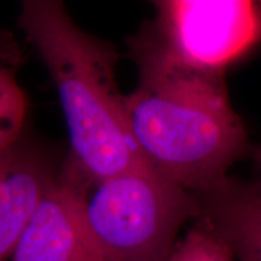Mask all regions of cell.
Instances as JSON below:
<instances>
[{
    "label": "cell",
    "instance_id": "1",
    "mask_svg": "<svg viewBox=\"0 0 261 261\" xmlns=\"http://www.w3.org/2000/svg\"><path fill=\"white\" fill-rule=\"evenodd\" d=\"M128 47L138 84L125 96L126 117L145 161L192 195L226 178L249 149L228 98L226 74L173 63L138 32Z\"/></svg>",
    "mask_w": 261,
    "mask_h": 261
},
{
    "label": "cell",
    "instance_id": "2",
    "mask_svg": "<svg viewBox=\"0 0 261 261\" xmlns=\"http://www.w3.org/2000/svg\"><path fill=\"white\" fill-rule=\"evenodd\" d=\"M18 25L56 86L70 139V174L90 188L148 163L127 123L113 45L84 32L57 0H24Z\"/></svg>",
    "mask_w": 261,
    "mask_h": 261
},
{
    "label": "cell",
    "instance_id": "3",
    "mask_svg": "<svg viewBox=\"0 0 261 261\" xmlns=\"http://www.w3.org/2000/svg\"><path fill=\"white\" fill-rule=\"evenodd\" d=\"M87 189L84 217L108 261H169L179 231L201 215L195 196L149 163Z\"/></svg>",
    "mask_w": 261,
    "mask_h": 261
},
{
    "label": "cell",
    "instance_id": "4",
    "mask_svg": "<svg viewBox=\"0 0 261 261\" xmlns=\"http://www.w3.org/2000/svg\"><path fill=\"white\" fill-rule=\"evenodd\" d=\"M138 33L182 68L226 74L261 44V2L159 0Z\"/></svg>",
    "mask_w": 261,
    "mask_h": 261
},
{
    "label": "cell",
    "instance_id": "5",
    "mask_svg": "<svg viewBox=\"0 0 261 261\" xmlns=\"http://www.w3.org/2000/svg\"><path fill=\"white\" fill-rule=\"evenodd\" d=\"M86 190L69 173L57 179L22 231L12 261H108L85 220Z\"/></svg>",
    "mask_w": 261,
    "mask_h": 261
},
{
    "label": "cell",
    "instance_id": "6",
    "mask_svg": "<svg viewBox=\"0 0 261 261\" xmlns=\"http://www.w3.org/2000/svg\"><path fill=\"white\" fill-rule=\"evenodd\" d=\"M201 218L227 244L236 261H261V188L227 175L194 195Z\"/></svg>",
    "mask_w": 261,
    "mask_h": 261
},
{
    "label": "cell",
    "instance_id": "7",
    "mask_svg": "<svg viewBox=\"0 0 261 261\" xmlns=\"http://www.w3.org/2000/svg\"><path fill=\"white\" fill-rule=\"evenodd\" d=\"M57 179L34 150L17 144L0 155V261L14 252L22 231Z\"/></svg>",
    "mask_w": 261,
    "mask_h": 261
},
{
    "label": "cell",
    "instance_id": "8",
    "mask_svg": "<svg viewBox=\"0 0 261 261\" xmlns=\"http://www.w3.org/2000/svg\"><path fill=\"white\" fill-rule=\"evenodd\" d=\"M27 115V102L15 76L0 67V155L18 144Z\"/></svg>",
    "mask_w": 261,
    "mask_h": 261
},
{
    "label": "cell",
    "instance_id": "9",
    "mask_svg": "<svg viewBox=\"0 0 261 261\" xmlns=\"http://www.w3.org/2000/svg\"><path fill=\"white\" fill-rule=\"evenodd\" d=\"M169 261H236L226 243L203 218L194 221L178 240Z\"/></svg>",
    "mask_w": 261,
    "mask_h": 261
},
{
    "label": "cell",
    "instance_id": "10",
    "mask_svg": "<svg viewBox=\"0 0 261 261\" xmlns=\"http://www.w3.org/2000/svg\"><path fill=\"white\" fill-rule=\"evenodd\" d=\"M254 158H255V161L257 163V166H259V168L261 169V146L255 150V154H254ZM256 182H257V185H259V187L261 188V177H260L259 180H256Z\"/></svg>",
    "mask_w": 261,
    "mask_h": 261
}]
</instances>
